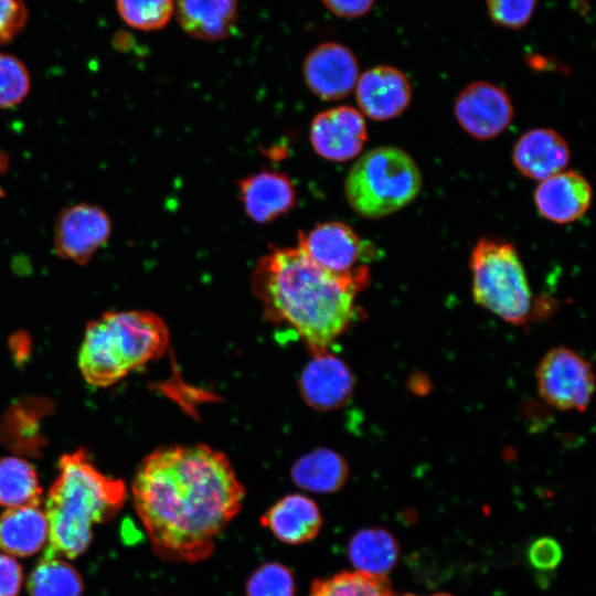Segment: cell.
<instances>
[{
  "label": "cell",
  "instance_id": "cell-2",
  "mask_svg": "<svg viewBox=\"0 0 596 596\" xmlns=\"http://www.w3.org/2000/svg\"><path fill=\"white\" fill-rule=\"evenodd\" d=\"M368 281L366 266L332 274L297 247H274L257 263L252 288L272 321L287 326L318 353L348 328Z\"/></svg>",
  "mask_w": 596,
  "mask_h": 596
},
{
  "label": "cell",
  "instance_id": "cell-18",
  "mask_svg": "<svg viewBox=\"0 0 596 596\" xmlns=\"http://www.w3.org/2000/svg\"><path fill=\"white\" fill-rule=\"evenodd\" d=\"M260 522L286 544H301L320 531L322 517L318 505L299 493L288 494L272 505Z\"/></svg>",
  "mask_w": 596,
  "mask_h": 596
},
{
  "label": "cell",
  "instance_id": "cell-31",
  "mask_svg": "<svg viewBox=\"0 0 596 596\" xmlns=\"http://www.w3.org/2000/svg\"><path fill=\"white\" fill-rule=\"evenodd\" d=\"M26 21L28 10L21 0H0V43L13 40Z\"/></svg>",
  "mask_w": 596,
  "mask_h": 596
},
{
  "label": "cell",
  "instance_id": "cell-27",
  "mask_svg": "<svg viewBox=\"0 0 596 596\" xmlns=\"http://www.w3.org/2000/svg\"><path fill=\"white\" fill-rule=\"evenodd\" d=\"M30 403H20L7 415L2 424V438L14 449L38 451L40 446L39 416L31 411Z\"/></svg>",
  "mask_w": 596,
  "mask_h": 596
},
{
  "label": "cell",
  "instance_id": "cell-12",
  "mask_svg": "<svg viewBox=\"0 0 596 596\" xmlns=\"http://www.w3.org/2000/svg\"><path fill=\"white\" fill-rule=\"evenodd\" d=\"M368 140L362 114L351 106H338L319 113L310 126L313 150L322 158L343 162L356 157Z\"/></svg>",
  "mask_w": 596,
  "mask_h": 596
},
{
  "label": "cell",
  "instance_id": "cell-11",
  "mask_svg": "<svg viewBox=\"0 0 596 596\" xmlns=\"http://www.w3.org/2000/svg\"><path fill=\"white\" fill-rule=\"evenodd\" d=\"M297 248L322 269L338 275L349 274L365 249L354 230L338 221L321 223L298 234Z\"/></svg>",
  "mask_w": 596,
  "mask_h": 596
},
{
  "label": "cell",
  "instance_id": "cell-21",
  "mask_svg": "<svg viewBox=\"0 0 596 596\" xmlns=\"http://www.w3.org/2000/svg\"><path fill=\"white\" fill-rule=\"evenodd\" d=\"M348 475L345 460L328 448H319L301 456L291 468L294 482L317 493L339 490L345 483Z\"/></svg>",
  "mask_w": 596,
  "mask_h": 596
},
{
  "label": "cell",
  "instance_id": "cell-28",
  "mask_svg": "<svg viewBox=\"0 0 596 596\" xmlns=\"http://www.w3.org/2000/svg\"><path fill=\"white\" fill-rule=\"evenodd\" d=\"M246 596H296L294 575L280 563H265L248 578Z\"/></svg>",
  "mask_w": 596,
  "mask_h": 596
},
{
  "label": "cell",
  "instance_id": "cell-30",
  "mask_svg": "<svg viewBox=\"0 0 596 596\" xmlns=\"http://www.w3.org/2000/svg\"><path fill=\"white\" fill-rule=\"evenodd\" d=\"M538 0H486L490 19L496 24L518 30L533 17Z\"/></svg>",
  "mask_w": 596,
  "mask_h": 596
},
{
  "label": "cell",
  "instance_id": "cell-32",
  "mask_svg": "<svg viewBox=\"0 0 596 596\" xmlns=\"http://www.w3.org/2000/svg\"><path fill=\"white\" fill-rule=\"evenodd\" d=\"M528 558L532 566L536 570H553L562 560L561 545L552 538H540L530 545Z\"/></svg>",
  "mask_w": 596,
  "mask_h": 596
},
{
  "label": "cell",
  "instance_id": "cell-26",
  "mask_svg": "<svg viewBox=\"0 0 596 596\" xmlns=\"http://www.w3.org/2000/svg\"><path fill=\"white\" fill-rule=\"evenodd\" d=\"M121 19L131 28L152 31L163 28L174 12L173 0H117Z\"/></svg>",
  "mask_w": 596,
  "mask_h": 596
},
{
  "label": "cell",
  "instance_id": "cell-29",
  "mask_svg": "<svg viewBox=\"0 0 596 596\" xmlns=\"http://www.w3.org/2000/svg\"><path fill=\"white\" fill-rule=\"evenodd\" d=\"M29 89L30 75L25 65L13 55L0 53V108L18 105Z\"/></svg>",
  "mask_w": 596,
  "mask_h": 596
},
{
  "label": "cell",
  "instance_id": "cell-24",
  "mask_svg": "<svg viewBox=\"0 0 596 596\" xmlns=\"http://www.w3.org/2000/svg\"><path fill=\"white\" fill-rule=\"evenodd\" d=\"M30 596H81L83 581L77 571L55 555L44 554L28 579Z\"/></svg>",
  "mask_w": 596,
  "mask_h": 596
},
{
  "label": "cell",
  "instance_id": "cell-17",
  "mask_svg": "<svg viewBox=\"0 0 596 596\" xmlns=\"http://www.w3.org/2000/svg\"><path fill=\"white\" fill-rule=\"evenodd\" d=\"M570 158L566 140L549 128H534L524 132L512 150V161L517 170L538 181L564 171Z\"/></svg>",
  "mask_w": 596,
  "mask_h": 596
},
{
  "label": "cell",
  "instance_id": "cell-16",
  "mask_svg": "<svg viewBox=\"0 0 596 596\" xmlns=\"http://www.w3.org/2000/svg\"><path fill=\"white\" fill-rule=\"evenodd\" d=\"M244 211L258 224H266L287 214L296 205L291 180L278 171L264 170L237 182Z\"/></svg>",
  "mask_w": 596,
  "mask_h": 596
},
{
  "label": "cell",
  "instance_id": "cell-23",
  "mask_svg": "<svg viewBox=\"0 0 596 596\" xmlns=\"http://www.w3.org/2000/svg\"><path fill=\"white\" fill-rule=\"evenodd\" d=\"M42 490L35 469L18 457L0 458V505H40Z\"/></svg>",
  "mask_w": 596,
  "mask_h": 596
},
{
  "label": "cell",
  "instance_id": "cell-20",
  "mask_svg": "<svg viewBox=\"0 0 596 596\" xmlns=\"http://www.w3.org/2000/svg\"><path fill=\"white\" fill-rule=\"evenodd\" d=\"M47 538V519L39 505L9 508L0 515V550L10 555L35 554Z\"/></svg>",
  "mask_w": 596,
  "mask_h": 596
},
{
  "label": "cell",
  "instance_id": "cell-9",
  "mask_svg": "<svg viewBox=\"0 0 596 596\" xmlns=\"http://www.w3.org/2000/svg\"><path fill=\"white\" fill-rule=\"evenodd\" d=\"M111 223L97 205L78 203L63 210L55 223L54 245L65 259L86 264L108 241Z\"/></svg>",
  "mask_w": 596,
  "mask_h": 596
},
{
  "label": "cell",
  "instance_id": "cell-14",
  "mask_svg": "<svg viewBox=\"0 0 596 596\" xmlns=\"http://www.w3.org/2000/svg\"><path fill=\"white\" fill-rule=\"evenodd\" d=\"M304 368L299 389L305 402L317 411H331L349 401L354 387L353 375L348 365L322 351Z\"/></svg>",
  "mask_w": 596,
  "mask_h": 596
},
{
  "label": "cell",
  "instance_id": "cell-1",
  "mask_svg": "<svg viewBox=\"0 0 596 596\" xmlns=\"http://www.w3.org/2000/svg\"><path fill=\"white\" fill-rule=\"evenodd\" d=\"M131 491L155 553L190 563L212 554L245 497L227 457L205 445L155 450L138 467Z\"/></svg>",
  "mask_w": 596,
  "mask_h": 596
},
{
  "label": "cell",
  "instance_id": "cell-5",
  "mask_svg": "<svg viewBox=\"0 0 596 596\" xmlns=\"http://www.w3.org/2000/svg\"><path fill=\"white\" fill-rule=\"evenodd\" d=\"M469 267L473 300L505 322L524 323L532 294L515 247L496 238H479L471 249Z\"/></svg>",
  "mask_w": 596,
  "mask_h": 596
},
{
  "label": "cell",
  "instance_id": "cell-7",
  "mask_svg": "<svg viewBox=\"0 0 596 596\" xmlns=\"http://www.w3.org/2000/svg\"><path fill=\"white\" fill-rule=\"evenodd\" d=\"M117 353L130 372L159 359L169 344L163 320L149 311L132 310L103 315Z\"/></svg>",
  "mask_w": 596,
  "mask_h": 596
},
{
  "label": "cell",
  "instance_id": "cell-35",
  "mask_svg": "<svg viewBox=\"0 0 596 596\" xmlns=\"http://www.w3.org/2000/svg\"><path fill=\"white\" fill-rule=\"evenodd\" d=\"M405 596H418V595L408 594V595H405ZM430 596H451V595L440 593V594H434V595H430Z\"/></svg>",
  "mask_w": 596,
  "mask_h": 596
},
{
  "label": "cell",
  "instance_id": "cell-4",
  "mask_svg": "<svg viewBox=\"0 0 596 596\" xmlns=\"http://www.w3.org/2000/svg\"><path fill=\"white\" fill-rule=\"evenodd\" d=\"M421 188L422 174L413 158L389 146L361 156L344 184L350 206L368 219L383 217L403 209L418 195Z\"/></svg>",
  "mask_w": 596,
  "mask_h": 596
},
{
  "label": "cell",
  "instance_id": "cell-13",
  "mask_svg": "<svg viewBox=\"0 0 596 596\" xmlns=\"http://www.w3.org/2000/svg\"><path fill=\"white\" fill-rule=\"evenodd\" d=\"M356 102L364 115L374 120H390L409 105L412 85L398 68L379 65L364 72L356 82Z\"/></svg>",
  "mask_w": 596,
  "mask_h": 596
},
{
  "label": "cell",
  "instance_id": "cell-6",
  "mask_svg": "<svg viewBox=\"0 0 596 596\" xmlns=\"http://www.w3.org/2000/svg\"><path fill=\"white\" fill-rule=\"evenodd\" d=\"M535 379L540 396L562 411H585L595 390L592 365L565 347L553 348L544 354Z\"/></svg>",
  "mask_w": 596,
  "mask_h": 596
},
{
  "label": "cell",
  "instance_id": "cell-34",
  "mask_svg": "<svg viewBox=\"0 0 596 596\" xmlns=\"http://www.w3.org/2000/svg\"><path fill=\"white\" fill-rule=\"evenodd\" d=\"M374 2L375 0H322L330 12L345 19H355L366 14Z\"/></svg>",
  "mask_w": 596,
  "mask_h": 596
},
{
  "label": "cell",
  "instance_id": "cell-10",
  "mask_svg": "<svg viewBox=\"0 0 596 596\" xmlns=\"http://www.w3.org/2000/svg\"><path fill=\"white\" fill-rule=\"evenodd\" d=\"M307 87L323 100H338L348 96L356 85L359 65L355 55L337 42L316 46L304 62Z\"/></svg>",
  "mask_w": 596,
  "mask_h": 596
},
{
  "label": "cell",
  "instance_id": "cell-33",
  "mask_svg": "<svg viewBox=\"0 0 596 596\" xmlns=\"http://www.w3.org/2000/svg\"><path fill=\"white\" fill-rule=\"evenodd\" d=\"M22 582L21 565L11 555L0 553V596H18Z\"/></svg>",
  "mask_w": 596,
  "mask_h": 596
},
{
  "label": "cell",
  "instance_id": "cell-22",
  "mask_svg": "<svg viewBox=\"0 0 596 596\" xmlns=\"http://www.w3.org/2000/svg\"><path fill=\"white\" fill-rule=\"evenodd\" d=\"M349 557L358 572L384 576L397 562L398 544L384 529H364L351 538Z\"/></svg>",
  "mask_w": 596,
  "mask_h": 596
},
{
  "label": "cell",
  "instance_id": "cell-3",
  "mask_svg": "<svg viewBox=\"0 0 596 596\" xmlns=\"http://www.w3.org/2000/svg\"><path fill=\"white\" fill-rule=\"evenodd\" d=\"M58 469L45 502V554L75 558L88 547L93 526L119 512L127 491L121 480L97 470L85 449L62 456Z\"/></svg>",
  "mask_w": 596,
  "mask_h": 596
},
{
  "label": "cell",
  "instance_id": "cell-15",
  "mask_svg": "<svg viewBox=\"0 0 596 596\" xmlns=\"http://www.w3.org/2000/svg\"><path fill=\"white\" fill-rule=\"evenodd\" d=\"M589 182L576 171H561L542 181L534 192V203L546 220L566 224L582 217L590 206Z\"/></svg>",
  "mask_w": 596,
  "mask_h": 596
},
{
  "label": "cell",
  "instance_id": "cell-19",
  "mask_svg": "<svg viewBox=\"0 0 596 596\" xmlns=\"http://www.w3.org/2000/svg\"><path fill=\"white\" fill-rule=\"evenodd\" d=\"M174 11L183 31L203 41L230 36L237 22L235 0H175Z\"/></svg>",
  "mask_w": 596,
  "mask_h": 596
},
{
  "label": "cell",
  "instance_id": "cell-25",
  "mask_svg": "<svg viewBox=\"0 0 596 596\" xmlns=\"http://www.w3.org/2000/svg\"><path fill=\"white\" fill-rule=\"evenodd\" d=\"M309 596H395L384 576L361 572H342L317 579Z\"/></svg>",
  "mask_w": 596,
  "mask_h": 596
},
{
  "label": "cell",
  "instance_id": "cell-8",
  "mask_svg": "<svg viewBox=\"0 0 596 596\" xmlns=\"http://www.w3.org/2000/svg\"><path fill=\"white\" fill-rule=\"evenodd\" d=\"M460 127L471 137L489 140L503 132L513 120L508 94L489 82H473L457 96L454 107Z\"/></svg>",
  "mask_w": 596,
  "mask_h": 596
}]
</instances>
